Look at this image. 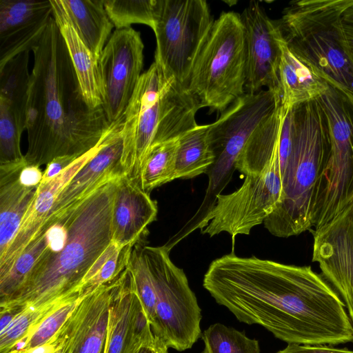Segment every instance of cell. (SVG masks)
Returning a JSON list of instances; mask_svg holds the SVG:
<instances>
[{"mask_svg":"<svg viewBox=\"0 0 353 353\" xmlns=\"http://www.w3.org/2000/svg\"><path fill=\"white\" fill-rule=\"evenodd\" d=\"M342 21L345 25L353 26V4L344 11Z\"/></svg>","mask_w":353,"mask_h":353,"instance_id":"60d3db41","label":"cell"},{"mask_svg":"<svg viewBox=\"0 0 353 353\" xmlns=\"http://www.w3.org/2000/svg\"><path fill=\"white\" fill-rule=\"evenodd\" d=\"M344 48L353 68V26L343 24Z\"/></svg>","mask_w":353,"mask_h":353,"instance_id":"ab89813d","label":"cell"},{"mask_svg":"<svg viewBox=\"0 0 353 353\" xmlns=\"http://www.w3.org/2000/svg\"><path fill=\"white\" fill-rule=\"evenodd\" d=\"M157 203L139 182L123 175L118 179L112 216V241L134 246L145 239L148 226L156 221Z\"/></svg>","mask_w":353,"mask_h":353,"instance_id":"7402d4cb","label":"cell"},{"mask_svg":"<svg viewBox=\"0 0 353 353\" xmlns=\"http://www.w3.org/2000/svg\"><path fill=\"white\" fill-rule=\"evenodd\" d=\"M327 117L330 148L311 213L317 229L353 201V94L330 85L318 98Z\"/></svg>","mask_w":353,"mask_h":353,"instance_id":"ba28073f","label":"cell"},{"mask_svg":"<svg viewBox=\"0 0 353 353\" xmlns=\"http://www.w3.org/2000/svg\"><path fill=\"white\" fill-rule=\"evenodd\" d=\"M158 0H104L105 10L116 29L132 24L154 28Z\"/></svg>","mask_w":353,"mask_h":353,"instance_id":"d6a6232c","label":"cell"},{"mask_svg":"<svg viewBox=\"0 0 353 353\" xmlns=\"http://www.w3.org/2000/svg\"><path fill=\"white\" fill-rule=\"evenodd\" d=\"M105 134L94 148L77 159L58 176L48 182H41L8 249L0 256V279L10 272L18 258L37 236L50 217L59 192L99 152Z\"/></svg>","mask_w":353,"mask_h":353,"instance_id":"ac0fdd59","label":"cell"},{"mask_svg":"<svg viewBox=\"0 0 353 353\" xmlns=\"http://www.w3.org/2000/svg\"><path fill=\"white\" fill-rule=\"evenodd\" d=\"M201 337L204 343L201 353H261L257 340L220 323L210 325Z\"/></svg>","mask_w":353,"mask_h":353,"instance_id":"4dcf8cb0","label":"cell"},{"mask_svg":"<svg viewBox=\"0 0 353 353\" xmlns=\"http://www.w3.org/2000/svg\"><path fill=\"white\" fill-rule=\"evenodd\" d=\"M50 2L53 18L65 43L83 96L92 109L103 108V88L98 61L78 35L61 0H50Z\"/></svg>","mask_w":353,"mask_h":353,"instance_id":"cb8c5ba5","label":"cell"},{"mask_svg":"<svg viewBox=\"0 0 353 353\" xmlns=\"http://www.w3.org/2000/svg\"><path fill=\"white\" fill-rule=\"evenodd\" d=\"M132 248L121 247L112 241L86 274L79 290V297L83 298L115 280L127 268Z\"/></svg>","mask_w":353,"mask_h":353,"instance_id":"f546056e","label":"cell"},{"mask_svg":"<svg viewBox=\"0 0 353 353\" xmlns=\"http://www.w3.org/2000/svg\"><path fill=\"white\" fill-rule=\"evenodd\" d=\"M179 139L155 145L148 153L140 170L139 183L146 192L175 180Z\"/></svg>","mask_w":353,"mask_h":353,"instance_id":"f1b7e54d","label":"cell"},{"mask_svg":"<svg viewBox=\"0 0 353 353\" xmlns=\"http://www.w3.org/2000/svg\"><path fill=\"white\" fill-rule=\"evenodd\" d=\"M240 16L245 34L246 93H256L266 88L279 95L281 49L275 20L256 1H250Z\"/></svg>","mask_w":353,"mask_h":353,"instance_id":"9a60e30c","label":"cell"},{"mask_svg":"<svg viewBox=\"0 0 353 353\" xmlns=\"http://www.w3.org/2000/svg\"><path fill=\"white\" fill-rule=\"evenodd\" d=\"M245 176L238 190L217 196L201 234L212 237L225 232L234 242L237 235L249 234L274 211L283 192L279 157H273L259 174Z\"/></svg>","mask_w":353,"mask_h":353,"instance_id":"7c38bea8","label":"cell"},{"mask_svg":"<svg viewBox=\"0 0 353 353\" xmlns=\"http://www.w3.org/2000/svg\"><path fill=\"white\" fill-rule=\"evenodd\" d=\"M204 0H158L154 61L187 88L196 56L214 23Z\"/></svg>","mask_w":353,"mask_h":353,"instance_id":"8fae6325","label":"cell"},{"mask_svg":"<svg viewBox=\"0 0 353 353\" xmlns=\"http://www.w3.org/2000/svg\"><path fill=\"white\" fill-rule=\"evenodd\" d=\"M245 83L244 26L238 13L223 12L196 56L187 88L202 108L222 113L245 94Z\"/></svg>","mask_w":353,"mask_h":353,"instance_id":"52a82bcc","label":"cell"},{"mask_svg":"<svg viewBox=\"0 0 353 353\" xmlns=\"http://www.w3.org/2000/svg\"><path fill=\"white\" fill-rule=\"evenodd\" d=\"M279 101V95L268 89L245 93L209 124L208 141L214 161L206 173L208 185L203 200L190 219L194 225L204 223L217 196L230 181L236 161L250 137Z\"/></svg>","mask_w":353,"mask_h":353,"instance_id":"9c48e42d","label":"cell"},{"mask_svg":"<svg viewBox=\"0 0 353 353\" xmlns=\"http://www.w3.org/2000/svg\"><path fill=\"white\" fill-rule=\"evenodd\" d=\"M148 325L150 323L127 266L116 279L112 290L103 353H124L135 336Z\"/></svg>","mask_w":353,"mask_h":353,"instance_id":"603a6c76","label":"cell"},{"mask_svg":"<svg viewBox=\"0 0 353 353\" xmlns=\"http://www.w3.org/2000/svg\"><path fill=\"white\" fill-rule=\"evenodd\" d=\"M81 299L79 296L72 297L56 307L12 350L30 349L49 341L66 323L77 307Z\"/></svg>","mask_w":353,"mask_h":353,"instance_id":"e575fe53","label":"cell"},{"mask_svg":"<svg viewBox=\"0 0 353 353\" xmlns=\"http://www.w3.org/2000/svg\"><path fill=\"white\" fill-rule=\"evenodd\" d=\"M122 124L123 118L110 125L101 149L61 190L50 216L73 206L103 185L125 175L121 164Z\"/></svg>","mask_w":353,"mask_h":353,"instance_id":"d6986e66","label":"cell"},{"mask_svg":"<svg viewBox=\"0 0 353 353\" xmlns=\"http://www.w3.org/2000/svg\"><path fill=\"white\" fill-rule=\"evenodd\" d=\"M116 279L81 299L65 323L64 353H103Z\"/></svg>","mask_w":353,"mask_h":353,"instance_id":"44dd1931","label":"cell"},{"mask_svg":"<svg viewBox=\"0 0 353 353\" xmlns=\"http://www.w3.org/2000/svg\"><path fill=\"white\" fill-rule=\"evenodd\" d=\"M312 234V261L343 301L353 325V201Z\"/></svg>","mask_w":353,"mask_h":353,"instance_id":"5bb4252c","label":"cell"},{"mask_svg":"<svg viewBox=\"0 0 353 353\" xmlns=\"http://www.w3.org/2000/svg\"><path fill=\"white\" fill-rule=\"evenodd\" d=\"M209 124L189 130L179 139L175 179H188L206 174L214 161L208 141Z\"/></svg>","mask_w":353,"mask_h":353,"instance_id":"83f0119b","label":"cell"},{"mask_svg":"<svg viewBox=\"0 0 353 353\" xmlns=\"http://www.w3.org/2000/svg\"><path fill=\"white\" fill-rule=\"evenodd\" d=\"M78 35L99 61L114 27L104 0H61Z\"/></svg>","mask_w":353,"mask_h":353,"instance_id":"4316f807","label":"cell"},{"mask_svg":"<svg viewBox=\"0 0 353 353\" xmlns=\"http://www.w3.org/2000/svg\"><path fill=\"white\" fill-rule=\"evenodd\" d=\"M144 45L132 28L116 29L98 61L103 108L110 125L121 120L142 74Z\"/></svg>","mask_w":353,"mask_h":353,"instance_id":"4fadbf2b","label":"cell"},{"mask_svg":"<svg viewBox=\"0 0 353 353\" xmlns=\"http://www.w3.org/2000/svg\"><path fill=\"white\" fill-rule=\"evenodd\" d=\"M353 0L290 3L275 20L288 49L328 84L353 94V68L344 48L342 15Z\"/></svg>","mask_w":353,"mask_h":353,"instance_id":"8992f818","label":"cell"},{"mask_svg":"<svg viewBox=\"0 0 353 353\" xmlns=\"http://www.w3.org/2000/svg\"><path fill=\"white\" fill-rule=\"evenodd\" d=\"M117 180L48 218L41 229L46 240L43 252L20 288L0 304L1 309L38 307L79 296L86 274L112 242Z\"/></svg>","mask_w":353,"mask_h":353,"instance_id":"3957f363","label":"cell"},{"mask_svg":"<svg viewBox=\"0 0 353 353\" xmlns=\"http://www.w3.org/2000/svg\"><path fill=\"white\" fill-rule=\"evenodd\" d=\"M67 339L65 323L58 333L47 343L26 350H14L8 353H64Z\"/></svg>","mask_w":353,"mask_h":353,"instance_id":"8d00e7d4","label":"cell"},{"mask_svg":"<svg viewBox=\"0 0 353 353\" xmlns=\"http://www.w3.org/2000/svg\"><path fill=\"white\" fill-rule=\"evenodd\" d=\"M280 43L279 83L281 103L293 108L323 95L328 89L327 82L310 65L294 54L281 37Z\"/></svg>","mask_w":353,"mask_h":353,"instance_id":"484cf974","label":"cell"},{"mask_svg":"<svg viewBox=\"0 0 353 353\" xmlns=\"http://www.w3.org/2000/svg\"><path fill=\"white\" fill-rule=\"evenodd\" d=\"M293 133L294 107H285L279 101L250 137L235 169L245 176L257 174L274 156H279L283 176L292 150Z\"/></svg>","mask_w":353,"mask_h":353,"instance_id":"e0dca14e","label":"cell"},{"mask_svg":"<svg viewBox=\"0 0 353 353\" xmlns=\"http://www.w3.org/2000/svg\"><path fill=\"white\" fill-rule=\"evenodd\" d=\"M277 353H353L347 348H338L329 345L288 344L287 347Z\"/></svg>","mask_w":353,"mask_h":353,"instance_id":"74e56055","label":"cell"},{"mask_svg":"<svg viewBox=\"0 0 353 353\" xmlns=\"http://www.w3.org/2000/svg\"><path fill=\"white\" fill-rule=\"evenodd\" d=\"M26 164L0 165V256L8 249L38 188L20 177Z\"/></svg>","mask_w":353,"mask_h":353,"instance_id":"d4e9b609","label":"cell"},{"mask_svg":"<svg viewBox=\"0 0 353 353\" xmlns=\"http://www.w3.org/2000/svg\"><path fill=\"white\" fill-rule=\"evenodd\" d=\"M78 158L74 156H61L53 159L46 165L41 182H48L56 177Z\"/></svg>","mask_w":353,"mask_h":353,"instance_id":"f35d334b","label":"cell"},{"mask_svg":"<svg viewBox=\"0 0 353 353\" xmlns=\"http://www.w3.org/2000/svg\"><path fill=\"white\" fill-rule=\"evenodd\" d=\"M52 17L50 0H0V69L31 50Z\"/></svg>","mask_w":353,"mask_h":353,"instance_id":"ffe728a7","label":"cell"},{"mask_svg":"<svg viewBox=\"0 0 353 353\" xmlns=\"http://www.w3.org/2000/svg\"><path fill=\"white\" fill-rule=\"evenodd\" d=\"M202 106L188 88L154 61L142 73L123 118L121 164L125 175L139 182L151 148L179 139L198 125Z\"/></svg>","mask_w":353,"mask_h":353,"instance_id":"277c9868","label":"cell"},{"mask_svg":"<svg viewBox=\"0 0 353 353\" xmlns=\"http://www.w3.org/2000/svg\"><path fill=\"white\" fill-rule=\"evenodd\" d=\"M144 244L145 239L133 246L128 267L132 274L137 293L152 325L157 297L152 275L143 252Z\"/></svg>","mask_w":353,"mask_h":353,"instance_id":"836d02e7","label":"cell"},{"mask_svg":"<svg viewBox=\"0 0 353 353\" xmlns=\"http://www.w3.org/2000/svg\"><path fill=\"white\" fill-rule=\"evenodd\" d=\"M72 297L38 307H23L10 324L0 332V353H8L12 350L19 342L36 328L46 316Z\"/></svg>","mask_w":353,"mask_h":353,"instance_id":"1f68e13d","label":"cell"},{"mask_svg":"<svg viewBox=\"0 0 353 353\" xmlns=\"http://www.w3.org/2000/svg\"><path fill=\"white\" fill-rule=\"evenodd\" d=\"M330 148L328 122L318 99L294 106L292 146L282 176L281 199L263 223L270 234L288 238L312 228L315 191Z\"/></svg>","mask_w":353,"mask_h":353,"instance_id":"5b68a950","label":"cell"},{"mask_svg":"<svg viewBox=\"0 0 353 353\" xmlns=\"http://www.w3.org/2000/svg\"><path fill=\"white\" fill-rule=\"evenodd\" d=\"M31 50L26 161L40 167L58 157H79L99 143L110 125L103 108L87 104L53 16Z\"/></svg>","mask_w":353,"mask_h":353,"instance_id":"7a4b0ae2","label":"cell"},{"mask_svg":"<svg viewBox=\"0 0 353 353\" xmlns=\"http://www.w3.org/2000/svg\"><path fill=\"white\" fill-rule=\"evenodd\" d=\"M168 348L149 325L135 336L124 353H168Z\"/></svg>","mask_w":353,"mask_h":353,"instance_id":"d590c367","label":"cell"},{"mask_svg":"<svg viewBox=\"0 0 353 353\" xmlns=\"http://www.w3.org/2000/svg\"><path fill=\"white\" fill-rule=\"evenodd\" d=\"M29 54H19L0 69V165L26 161L20 142L26 130Z\"/></svg>","mask_w":353,"mask_h":353,"instance_id":"2e32d148","label":"cell"},{"mask_svg":"<svg viewBox=\"0 0 353 353\" xmlns=\"http://www.w3.org/2000/svg\"><path fill=\"white\" fill-rule=\"evenodd\" d=\"M170 250L167 245H143L157 297L151 328L168 347L182 352L201 336V309L185 272L171 261Z\"/></svg>","mask_w":353,"mask_h":353,"instance_id":"30bf717a","label":"cell"},{"mask_svg":"<svg viewBox=\"0 0 353 353\" xmlns=\"http://www.w3.org/2000/svg\"><path fill=\"white\" fill-rule=\"evenodd\" d=\"M203 286L239 321L261 325L288 344L353 342L345 304L311 266L239 256L232 250L210 263Z\"/></svg>","mask_w":353,"mask_h":353,"instance_id":"6da1fadb","label":"cell"}]
</instances>
